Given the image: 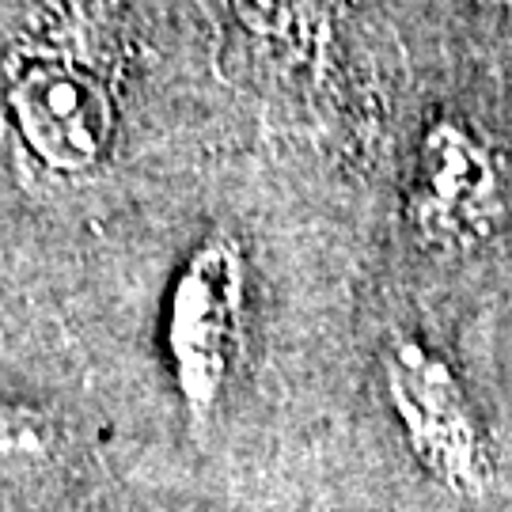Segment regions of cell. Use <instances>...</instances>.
Listing matches in <instances>:
<instances>
[{
  "instance_id": "6da1fadb",
  "label": "cell",
  "mask_w": 512,
  "mask_h": 512,
  "mask_svg": "<svg viewBox=\"0 0 512 512\" xmlns=\"http://www.w3.org/2000/svg\"><path fill=\"white\" fill-rule=\"evenodd\" d=\"M243 308V262L228 239H209L186 258L171 289L164 346L179 399L194 429L217 414Z\"/></svg>"
},
{
  "instance_id": "7a4b0ae2",
  "label": "cell",
  "mask_w": 512,
  "mask_h": 512,
  "mask_svg": "<svg viewBox=\"0 0 512 512\" xmlns=\"http://www.w3.org/2000/svg\"><path fill=\"white\" fill-rule=\"evenodd\" d=\"M384 391L406 448L429 478L452 494H478L486 486V444L456 368L437 349L399 334L384 349Z\"/></svg>"
},
{
  "instance_id": "3957f363",
  "label": "cell",
  "mask_w": 512,
  "mask_h": 512,
  "mask_svg": "<svg viewBox=\"0 0 512 512\" xmlns=\"http://www.w3.org/2000/svg\"><path fill=\"white\" fill-rule=\"evenodd\" d=\"M410 220L433 247L471 251L505 220V171L494 145L463 118L425 129L410 186Z\"/></svg>"
},
{
  "instance_id": "277c9868",
  "label": "cell",
  "mask_w": 512,
  "mask_h": 512,
  "mask_svg": "<svg viewBox=\"0 0 512 512\" xmlns=\"http://www.w3.org/2000/svg\"><path fill=\"white\" fill-rule=\"evenodd\" d=\"M12 114L31 152L54 171L92 167L110 141L107 95L73 65H31L12 88Z\"/></svg>"
},
{
  "instance_id": "5b68a950",
  "label": "cell",
  "mask_w": 512,
  "mask_h": 512,
  "mask_svg": "<svg viewBox=\"0 0 512 512\" xmlns=\"http://www.w3.org/2000/svg\"><path fill=\"white\" fill-rule=\"evenodd\" d=\"M54 456V425L35 406L0 403V478L38 471Z\"/></svg>"
}]
</instances>
